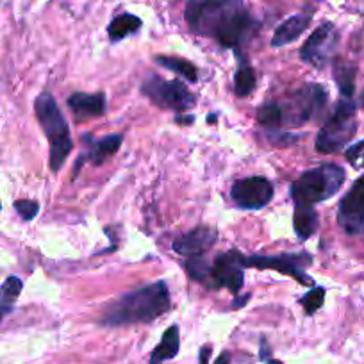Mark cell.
Wrapping results in <instances>:
<instances>
[{
    "instance_id": "6da1fadb",
    "label": "cell",
    "mask_w": 364,
    "mask_h": 364,
    "mask_svg": "<svg viewBox=\"0 0 364 364\" xmlns=\"http://www.w3.org/2000/svg\"><path fill=\"white\" fill-rule=\"evenodd\" d=\"M184 18L195 34L213 38L236 54L257 29L243 0H188Z\"/></svg>"
},
{
    "instance_id": "7a4b0ae2",
    "label": "cell",
    "mask_w": 364,
    "mask_h": 364,
    "mask_svg": "<svg viewBox=\"0 0 364 364\" xmlns=\"http://www.w3.org/2000/svg\"><path fill=\"white\" fill-rule=\"evenodd\" d=\"M170 307L171 300L168 286L163 281L154 282V284L127 293L120 300H117L106 311L102 323L106 327L150 323L163 316Z\"/></svg>"
},
{
    "instance_id": "3957f363",
    "label": "cell",
    "mask_w": 364,
    "mask_h": 364,
    "mask_svg": "<svg viewBox=\"0 0 364 364\" xmlns=\"http://www.w3.org/2000/svg\"><path fill=\"white\" fill-rule=\"evenodd\" d=\"M34 111H36V118L43 129L45 136H47L48 145H50V170L58 173L65 164L68 154L73 150L68 124H66L55 99L48 91H43L36 97Z\"/></svg>"
},
{
    "instance_id": "277c9868",
    "label": "cell",
    "mask_w": 364,
    "mask_h": 364,
    "mask_svg": "<svg viewBox=\"0 0 364 364\" xmlns=\"http://www.w3.org/2000/svg\"><path fill=\"white\" fill-rule=\"evenodd\" d=\"M345 182V170L338 164H321L307 170L293 182L291 197L295 205L314 208L320 202L334 197Z\"/></svg>"
},
{
    "instance_id": "5b68a950",
    "label": "cell",
    "mask_w": 364,
    "mask_h": 364,
    "mask_svg": "<svg viewBox=\"0 0 364 364\" xmlns=\"http://www.w3.org/2000/svg\"><path fill=\"white\" fill-rule=\"evenodd\" d=\"M357 107L352 99L343 97L323 127L316 136V150L321 154H334L345 149L346 143L355 136L357 131Z\"/></svg>"
},
{
    "instance_id": "8992f818",
    "label": "cell",
    "mask_w": 364,
    "mask_h": 364,
    "mask_svg": "<svg viewBox=\"0 0 364 364\" xmlns=\"http://www.w3.org/2000/svg\"><path fill=\"white\" fill-rule=\"evenodd\" d=\"M141 91L143 95L149 97L156 106L163 107V109L184 113L197 106V99L182 80H164L161 77L152 75L143 82Z\"/></svg>"
},
{
    "instance_id": "52a82bcc",
    "label": "cell",
    "mask_w": 364,
    "mask_h": 364,
    "mask_svg": "<svg viewBox=\"0 0 364 364\" xmlns=\"http://www.w3.org/2000/svg\"><path fill=\"white\" fill-rule=\"evenodd\" d=\"M313 264V257L307 252H300V254H279V255H254V257H245L243 255V266L245 268L259 269H275L284 275L296 279V282L304 286H313V277H309L304 268Z\"/></svg>"
},
{
    "instance_id": "ba28073f",
    "label": "cell",
    "mask_w": 364,
    "mask_h": 364,
    "mask_svg": "<svg viewBox=\"0 0 364 364\" xmlns=\"http://www.w3.org/2000/svg\"><path fill=\"white\" fill-rule=\"evenodd\" d=\"M327 106V91L320 84H307L289 100L288 107H282V122L302 125L313 120Z\"/></svg>"
},
{
    "instance_id": "9c48e42d",
    "label": "cell",
    "mask_w": 364,
    "mask_h": 364,
    "mask_svg": "<svg viewBox=\"0 0 364 364\" xmlns=\"http://www.w3.org/2000/svg\"><path fill=\"white\" fill-rule=\"evenodd\" d=\"M339 43V33L334 23L325 22L314 31L300 48V59L314 68H323L332 59Z\"/></svg>"
},
{
    "instance_id": "30bf717a",
    "label": "cell",
    "mask_w": 364,
    "mask_h": 364,
    "mask_svg": "<svg viewBox=\"0 0 364 364\" xmlns=\"http://www.w3.org/2000/svg\"><path fill=\"white\" fill-rule=\"evenodd\" d=\"M243 254L237 250H230L227 254H220L213 261L209 269V286L213 288H227L230 293H240L243 286Z\"/></svg>"
},
{
    "instance_id": "8fae6325",
    "label": "cell",
    "mask_w": 364,
    "mask_h": 364,
    "mask_svg": "<svg viewBox=\"0 0 364 364\" xmlns=\"http://www.w3.org/2000/svg\"><path fill=\"white\" fill-rule=\"evenodd\" d=\"M234 204L241 209L257 211L268 205L273 197V184L266 177H248L234 182L230 190Z\"/></svg>"
},
{
    "instance_id": "7c38bea8",
    "label": "cell",
    "mask_w": 364,
    "mask_h": 364,
    "mask_svg": "<svg viewBox=\"0 0 364 364\" xmlns=\"http://www.w3.org/2000/svg\"><path fill=\"white\" fill-rule=\"evenodd\" d=\"M338 223L345 232L364 234V175L339 202Z\"/></svg>"
},
{
    "instance_id": "4fadbf2b",
    "label": "cell",
    "mask_w": 364,
    "mask_h": 364,
    "mask_svg": "<svg viewBox=\"0 0 364 364\" xmlns=\"http://www.w3.org/2000/svg\"><path fill=\"white\" fill-rule=\"evenodd\" d=\"M216 230L211 227H197L191 232L182 234L173 241V250L181 255L198 257L216 243Z\"/></svg>"
},
{
    "instance_id": "5bb4252c",
    "label": "cell",
    "mask_w": 364,
    "mask_h": 364,
    "mask_svg": "<svg viewBox=\"0 0 364 364\" xmlns=\"http://www.w3.org/2000/svg\"><path fill=\"white\" fill-rule=\"evenodd\" d=\"M68 106L75 120H91V118L104 114L106 97H104V93H73L68 99Z\"/></svg>"
},
{
    "instance_id": "9a60e30c",
    "label": "cell",
    "mask_w": 364,
    "mask_h": 364,
    "mask_svg": "<svg viewBox=\"0 0 364 364\" xmlns=\"http://www.w3.org/2000/svg\"><path fill=\"white\" fill-rule=\"evenodd\" d=\"M311 15H295L289 16L286 22H282L273 34L272 47H284V45L293 43L304 34V31L309 27Z\"/></svg>"
},
{
    "instance_id": "2e32d148",
    "label": "cell",
    "mask_w": 364,
    "mask_h": 364,
    "mask_svg": "<svg viewBox=\"0 0 364 364\" xmlns=\"http://www.w3.org/2000/svg\"><path fill=\"white\" fill-rule=\"evenodd\" d=\"M178 348H181L178 327L177 325H171V327H168L166 331H164L161 343L152 350V353H150L149 364H163L164 360L173 359V357L178 353Z\"/></svg>"
},
{
    "instance_id": "e0dca14e",
    "label": "cell",
    "mask_w": 364,
    "mask_h": 364,
    "mask_svg": "<svg viewBox=\"0 0 364 364\" xmlns=\"http://www.w3.org/2000/svg\"><path fill=\"white\" fill-rule=\"evenodd\" d=\"M122 134H111L106 138L99 139V141L90 143V150L86 154V159H90L91 163L100 166V164L106 163L109 157H113L118 152V149L122 146Z\"/></svg>"
},
{
    "instance_id": "ac0fdd59",
    "label": "cell",
    "mask_w": 364,
    "mask_h": 364,
    "mask_svg": "<svg viewBox=\"0 0 364 364\" xmlns=\"http://www.w3.org/2000/svg\"><path fill=\"white\" fill-rule=\"evenodd\" d=\"M141 18H138L136 15H131V13H124V15H118L117 18L111 20V23L107 26V34H109V40L113 43H117V41H122L127 36H132V34L138 33L141 29Z\"/></svg>"
},
{
    "instance_id": "d6986e66",
    "label": "cell",
    "mask_w": 364,
    "mask_h": 364,
    "mask_svg": "<svg viewBox=\"0 0 364 364\" xmlns=\"http://www.w3.org/2000/svg\"><path fill=\"white\" fill-rule=\"evenodd\" d=\"M23 282L20 277H11L6 279V282L0 286V323L4 321V318L8 314H11V311L15 309V304L18 300L20 293H22Z\"/></svg>"
},
{
    "instance_id": "ffe728a7",
    "label": "cell",
    "mask_w": 364,
    "mask_h": 364,
    "mask_svg": "<svg viewBox=\"0 0 364 364\" xmlns=\"http://www.w3.org/2000/svg\"><path fill=\"white\" fill-rule=\"evenodd\" d=\"M318 213L314 208H307V205H295V218H293V225H295V232L300 240H309L314 232L318 230Z\"/></svg>"
},
{
    "instance_id": "44dd1931",
    "label": "cell",
    "mask_w": 364,
    "mask_h": 364,
    "mask_svg": "<svg viewBox=\"0 0 364 364\" xmlns=\"http://www.w3.org/2000/svg\"><path fill=\"white\" fill-rule=\"evenodd\" d=\"M237 58H240V66L234 75V91L237 97H248L255 90V73L243 55L237 54Z\"/></svg>"
},
{
    "instance_id": "7402d4cb",
    "label": "cell",
    "mask_w": 364,
    "mask_h": 364,
    "mask_svg": "<svg viewBox=\"0 0 364 364\" xmlns=\"http://www.w3.org/2000/svg\"><path fill=\"white\" fill-rule=\"evenodd\" d=\"M157 65L164 66V68L171 70V72L182 75V79H186L188 82H197L198 79V70L193 63L182 58H171V55H157L156 58Z\"/></svg>"
},
{
    "instance_id": "603a6c76",
    "label": "cell",
    "mask_w": 364,
    "mask_h": 364,
    "mask_svg": "<svg viewBox=\"0 0 364 364\" xmlns=\"http://www.w3.org/2000/svg\"><path fill=\"white\" fill-rule=\"evenodd\" d=\"M355 73L357 68L348 63L338 61L334 65V79L345 99H352L353 91H355Z\"/></svg>"
},
{
    "instance_id": "cb8c5ba5",
    "label": "cell",
    "mask_w": 364,
    "mask_h": 364,
    "mask_svg": "<svg viewBox=\"0 0 364 364\" xmlns=\"http://www.w3.org/2000/svg\"><path fill=\"white\" fill-rule=\"evenodd\" d=\"M257 122L266 129H279L282 125V107L277 102H268L259 107Z\"/></svg>"
},
{
    "instance_id": "d4e9b609",
    "label": "cell",
    "mask_w": 364,
    "mask_h": 364,
    "mask_svg": "<svg viewBox=\"0 0 364 364\" xmlns=\"http://www.w3.org/2000/svg\"><path fill=\"white\" fill-rule=\"evenodd\" d=\"M209 269H211V262L204 261V259L193 257L186 261V272L190 273L195 281H200L204 284L209 282Z\"/></svg>"
},
{
    "instance_id": "484cf974",
    "label": "cell",
    "mask_w": 364,
    "mask_h": 364,
    "mask_svg": "<svg viewBox=\"0 0 364 364\" xmlns=\"http://www.w3.org/2000/svg\"><path fill=\"white\" fill-rule=\"evenodd\" d=\"M323 302H325V288H320V286L311 289V291L300 300V304H302L304 309H306V313L309 314V316H313V314L323 306Z\"/></svg>"
},
{
    "instance_id": "4316f807",
    "label": "cell",
    "mask_w": 364,
    "mask_h": 364,
    "mask_svg": "<svg viewBox=\"0 0 364 364\" xmlns=\"http://www.w3.org/2000/svg\"><path fill=\"white\" fill-rule=\"evenodd\" d=\"M15 209L20 215V218L23 222H31V220L36 218V215L40 213V204L36 200H29V198H23V200L15 202Z\"/></svg>"
},
{
    "instance_id": "83f0119b",
    "label": "cell",
    "mask_w": 364,
    "mask_h": 364,
    "mask_svg": "<svg viewBox=\"0 0 364 364\" xmlns=\"http://www.w3.org/2000/svg\"><path fill=\"white\" fill-rule=\"evenodd\" d=\"M345 157L353 168L364 170V139L359 143H353L352 146H348L345 152Z\"/></svg>"
},
{
    "instance_id": "f1b7e54d",
    "label": "cell",
    "mask_w": 364,
    "mask_h": 364,
    "mask_svg": "<svg viewBox=\"0 0 364 364\" xmlns=\"http://www.w3.org/2000/svg\"><path fill=\"white\" fill-rule=\"evenodd\" d=\"M259 359H261L262 363H268V360L272 359V348H269L268 339H266V338H261V348H259Z\"/></svg>"
},
{
    "instance_id": "f546056e",
    "label": "cell",
    "mask_w": 364,
    "mask_h": 364,
    "mask_svg": "<svg viewBox=\"0 0 364 364\" xmlns=\"http://www.w3.org/2000/svg\"><path fill=\"white\" fill-rule=\"evenodd\" d=\"M211 352H213L211 345L202 346L200 353H198V360H200V364H209V357H211Z\"/></svg>"
},
{
    "instance_id": "4dcf8cb0",
    "label": "cell",
    "mask_w": 364,
    "mask_h": 364,
    "mask_svg": "<svg viewBox=\"0 0 364 364\" xmlns=\"http://www.w3.org/2000/svg\"><path fill=\"white\" fill-rule=\"evenodd\" d=\"M215 364H230V353L229 352L220 353V357L215 360Z\"/></svg>"
},
{
    "instance_id": "1f68e13d",
    "label": "cell",
    "mask_w": 364,
    "mask_h": 364,
    "mask_svg": "<svg viewBox=\"0 0 364 364\" xmlns=\"http://www.w3.org/2000/svg\"><path fill=\"white\" fill-rule=\"evenodd\" d=\"M175 122H177V124H186V125H190V124H193L195 118H193V117H177V118H175Z\"/></svg>"
},
{
    "instance_id": "d6a6232c",
    "label": "cell",
    "mask_w": 364,
    "mask_h": 364,
    "mask_svg": "<svg viewBox=\"0 0 364 364\" xmlns=\"http://www.w3.org/2000/svg\"><path fill=\"white\" fill-rule=\"evenodd\" d=\"M248 299H250V295H245L243 299H236V300H234L232 307H234V309H237V307H243V306H245V302H247Z\"/></svg>"
},
{
    "instance_id": "836d02e7",
    "label": "cell",
    "mask_w": 364,
    "mask_h": 364,
    "mask_svg": "<svg viewBox=\"0 0 364 364\" xmlns=\"http://www.w3.org/2000/svg\"><path fill=\"white\" fill-rule=\"evenodd\" d=\"M268 364H282V363H281V360H277V359H269Z\"/></svg>"
},
{
    "instance_id": "e575fe53",
    "label": "cell",
    "mask_w": 364,
    "mask_h": 364,
    "mask_svg": "<svg viewBox=\"0 0 364 364\" xmlns=\"http://www.w3.org/2000/svg\"><path fill=\"white\" fill-rule=\"evenodd\" d=\"M208 122H209V124H211V122H216V114H213V117H209Z\"/></svg>"
},
{
    "instance_id": "d590c367",
    "label": "cell",
    "mask_w": 364,
    "mask_h": 364,
    "mask_svg": "<svg viewBox=\"0 0 364 364\" xmlns=\"http://www.w3.org/2000/svg\"><path fill=\"white\" fill-rule=\"evenodd\" d=\"M363 107H364V93H363Z\"/></svg>"
},
{
    "instance_id": "8d00e7d4",
    "label": "cell",
    "mask_w": 364,
    "mask_h": 364,
    "mask_svg": "<svg viewBox=\"0 0 364 364\" xmlns=\"http://www.w3.org/2000/svg\"><path fill=\"white\" fill-rule=\"evenodd\" d=\"M0 209H2V204H0Z\"/></svg>"
}]
</instances>
